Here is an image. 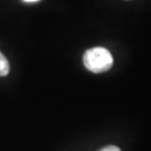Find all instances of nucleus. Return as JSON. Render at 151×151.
I'll return each mask as SVG.
<instances>
[{
  "label": "nucleus",
  "mask_w": 151,
  "mask_h": 151,
  "mask_svg": "<svg viewBox=\"0 0 151 151\" xmlns=\"http://www.w3.org/2000/svg\"><path fill=\"white\" fill-rule=\"evenodd\" d=\"M83 62L88 70L93 73H103L112 67L113 57L108 49L103 47H94L85 52Z\"/></svg>",
  "instance_id": "obj_1"
},
{
  "label": "nucleus",
  "mask_w": 151,
  "mask_h": 151,
  "mask_svg": "<svg viewBox=\"0 0 151 151\" xmlns=\"http://www.w3.org/2000/svg\"><path fill=\"white\" fill-rule=\"evenodd\" d=\"M9 63L4 55L0 53V76H6L9 73Z\"/></svg>",
  "instance_id": "obj_2"
},
{
  "label": "nucleus",
  "mask_w": 151,
  "mask_h": 151,
  "mask_svg": "<svg viewBox=\"0 0 151 151\" xmlns=\"http://www.w3.org/2000/svg\"><path fill=\"white\" fill-rule=\"evenodd\" d=\"M100 151H121V150H120L118 147H115V146H109V147L103 148L102 150H100Z\"/></svg>",
  "instance_id": "obj_3"
},
{
  "label": "nucleus",
  "mask_w": 151,
  "mask_h": 151,
  "mask_svg": "<svg viewBox=\"0 0 151 151\" xmlns=\"http://www.w3.org/2000/svg\"><path fill=\"white\" fill-rule=\"evenodd\" d=\"M24 1H26V2H36L38 0H24Z\"/></svg>",
  "instance_id": "obj_4"
}]
</instances>
